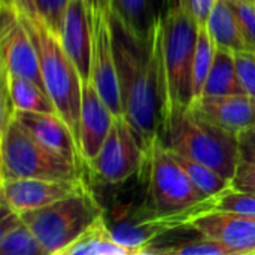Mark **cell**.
<instances>
[{"mask_svg": "<svg viewBox=\"0 0 255 255\" xmlns=\"http://www.w3.org/2000/svg\"><path fill=\"white\" fill-rule=\"evenodd\" d=\"M109 19L123 115L130 123L146 154H149L160 139L166 106L158 24L151 39L140 40L111 12Z\"/></svg>", "mask_w": 255, "mask_h": 255, "instance_id": "cell-1", "label": "cell"}, {"mask_svg": "<svg viewBox=\"0 0 255 255\" xmlns=\"http://www.w3.org/2000/svg\"><path fill=\"white\" fill-rule=\"evenodd\" d=\"M199 27L190 0H170L169 7L160 12L158 37L166 94L163 124L193 103V63Z\"/></svg>", "mask_w": 255, "mask_h": 255, "instance_id": "cell-2", "label": "cell"}, {"mask_svg": "<svg viewBox=\"0 0 255 255\" xmlns=\"http://www.w3.org/2000/svg\"><path fill=\"white\" fill-rule=\"evenodd\" d=\"M145 209L167 232L185 229L190 218L214 208V197L202 193L158 139L148 154Z\"/></svg>", "mask_w": 255, "mask_h": 255, "instance_id": "cell-3", "label": "cell"}, {"mask_svg": "<svg viewBox=\"0 0 255 255\" xmlns=\"http://www.w3.org/2000/svg\"><path fill=\"white\" fill-rule=\"evenodd\" d=\"M160 140L167 149L197 160L230 181L241 161L239 136L199 118L188 109L163 124Z\"/></svg>", "mask_w": 255, "mask_h": 255, "instance_id": "cell-4", "label": "cell"}, {"mask_svg": "<svg viewBox=\"0 0 255 255\" xmlns=\"http://www.w3.org/2000/svg\"><path fill=\"white\" fill-rule=\"evenodd\" d=\"M19 16L36 45L43 87L51 97L57 114L67 123L78 142L84 79L70 57L66 54L58 36L42 22L30 19L21 13Z\"/></svg>", "mask_w": 255, "mask_h": 255, "instance_id": "cell-5", "label": "cell"}, {"mask_svg": "<svg viewBox=\"0 0 255 255\" xmlns=\"http://www.w3.org/2000/svg\"><path fill=\"white\" fill-rule=\"evenodd\" d=\"M19 215L46 255H60L99 217L105 215V209L85 184L72 196Z\"/></svg>", "mask_w": 255, "mask_h": 255, "instance_id": "cell-6", "label": "cell"}, {"mask_svg": "<svg viewBox=\"0 0 255 255\" xmlns=\"http://www.w3.org/2000/svg\"><path fill=\"white\" fill-rule=\"evenodd\" d=\"M1 179H82V167L40 143L15 118L0 128Z\"/></svg>", "mask_w": 255, "mask_h": 255, "instance_id": "cell-7", "label": "cell"}, {"mask_svg": "<svg viewBox=\"0 0 255 255\" xmlns=\"http://www.w3.org/2000/svg\"><path fill=\"white\" fill-rule=\"evenodd\" d=\"M146 160L148 154L127 118L117 115L108 137L88 169L100 181L118 185L140 172Z\"/></svg>", "mask_w": 255, "mask_h": 255, "instance_id": "cell-8", "label": "cell"}, {"mask_svg": "<svg viewBox=\"0 0 255 255\" xmlns=\"http://www.w3.org/2000/svg\"><path fill=\"white\" fill-rule=\"evenodd\" d=\"M1 7V70L9 75L28 78L43 87L40 60L31 34L21 21L15 4H0ZM45 88V87H43Z\"/></svg>", "mask_w": 255, "mask_h": 255, "instance_id": "cell-9", "label": "cell"}, {"mask_svg": "<svg viewBox=\"0 0 255 255\" xmlns=\"http://www.w3.org/2000/svg\"><path fill=\"white\" fill-rule=\"evenodd\" d=\"M93 25V54L90 82L111 108L115 115H123V102L120 91V79L112 43V27L109 12L91 15Z\"/></svg>", "mask_w": 255, "mask_h": 255, "instance_id": "cell-10", "label": "cell"}, {"mask_svg": "<svg viewBox=\"0 0 255 255\" xmlns=\"http://www.w3.org/2000/svg\"><path fill=\"white\" fill-rule=\"evenodd\" d=\"M185 229L229 247L235 255H255V215L206 209L190 218Z\"/></svg>", "mask_w": 255, "mask_h": 255, "instance_id": "cell-11", "label": "cell"}, {"mask_svg": "<svg viewBox=\"0 0 255 255\" xmlns=\"http://www.w3.org/2000/svg\"><path fill=\"white\" fill-rule=\"evenodd\" d=\"M87 182L82 179L75 181H57V179H3L1 202L18 214L45 208L57 200L79 191Z\"/></svg>", "mask_w": 255, "mask_h": 255, "instance_id": "cell-12", "label": "cell"}, {"mask_svg": "<svg viewBox=\"0 0 255 255\" xmlns=\"http://www.w3.org/2000/svg\"><path fill=\"white\" fill-rule=\"evenodd\" d=\"M188 111L238 136L255 127V97L250 94L202 96L190 105Z\"/></svg>", "mask_w": 255, "mask_h": 255, "instance_id": "cell-13", "label": "cell"}, {"mask_svg": "<svg viewBox=\"0 0 255 255\" xmlns=\"http://www.w3.org/2000/svg\"><path fill=\"white\" fill-rule=\"evenodd\" d=\"M115 117L117 115L105 103L91 82L85 81L82 87L78 145L87 167L99 154L112 128Z\"/></svg>", "mask_w": 255, "mask_h": 255, "instance_id": "cell-14", "label": "cell"}, {"mask_svg": "<svg viewBox=\"0 0 255 255\" xmlns=\"http://www.w3.org/2000/svg\"><path fill=\"white\" fill-rule=\"evenodd\" d=\"M58 39L84 82L88 81L93 54V25L85 0H69Z\"/></svg>", "mask_w": 255, "mask_h": 255, "instance_id": "cell-15", "label": "cell"}, {"mask_svg": "<svg viewBox=\"0 0 255 255\" xmlns=\"http://www.w3.org/2000/svg\"><path fill=\"white\" fill-rule=\"evenodd\" d=\"M13 118L40 143L84 169L79 145L67 123L57 112H15Z\"/></svg>", "mask_w": 255, "mask_h": 255, "instance_id": "cell-16", "label": "cell"}, {"mask_svg": "<svg viewBox=\"0 0 255 255\" xmlns=\"http://www.w3.org/2000/svg\"><path fill=\"white\" fill-rule=\"evenodd\" d=\"M60 255H137V253L115 238L106 217L102 215Z\"/></svg>", "mask_w": 255, "mask_h": 255, "instance_id": "cell-17", "label": "cell"}, {"mask_svg": "<svg viewBox=\"0 0 255 255\" xmlns=\"http://www.w3.org/2000/svg\"><path fill=\"white\" fill-rule=\"evenodd\" d=\"M109 12L140 40L152 37L160 19L157 0H111Z\"/></svg>", "mask_w": 255, "mask_h": 255, "instance_id": "cell-18", "label": "cell"}, {"mask_svg": "<svg viewBox=\"0 0 255 255\" xmlns=\"http://www.w3.org/2000/svg\"><path fill=\"white\" fill-rule=\"evenodd\" d=\"M0 253L3 255H46L18 212L1 202Z\"/></svg>", "mask_w": 255, "mask_h": 255, "instance_id": "cell-19", "label": "cell"}, {"mask_svg": "<svg viewBox=\"0 0 255 255\" xmlns=\"http://www.w3.org/2000/svg\"><path fill=\"white\" fill-rule=\"evenodd\" d=\"M205 25L217 48L233 52L250 49L230 0H217Z\"/></svg>", "mask_w": 255, "mask_h": 255, "instance_id": "cell-20", "label": "cell"}, {"mask_svg": "<svg viewBox=\"0 0 255 255\" xmlns=\"http://www.w3.org/2000/svg\"><path fill=\"white\" fill-rule=\"evenodd\" d=\"M1 84L10 96L15 112H57L46 90L37 82L1 70Z\"/></svg>", "mask_w": 255, "mask_h": 255, "instance_id": "cell-21", "label": "cell"}, {"mask_svg": "<svg viewBox=\"0 0 255 255\" xmlns=\"http://www.w3.org/2000/svg\"><path fill=\"white\" fill-rule=\"evenodd\" d=\"M232 94H247L238 75L235 52L229 49L217 48L202 96H232Z\"/></svg>", "mask_w": 255, "mask_h": 255, "instance_id": "cell-22", "label": "cell"}, {"mask_svg": "<svg viewBox=\"0 0 255 255\" xmlns=\"http://www.w3.org/2000/svg\"><path fill=\"white\" fill-rule=\"evenodd\" d=\"M169 152L173 157V160L182 167V170L187 173V176L191 179V182L208 197H215L220 193H223L226 188L230 187L232 181L227 179L226 176H223L221 173H218L215 169H212L197 160H193V158L184 157L178 152H173L170 149H169Z\"/></svg>", "mask_w": 255, "mask_h": 255, "instance_id": "cell-23", "label": "cell"}, {"mask_svg": "<svg viewBox=\"0 0 255 255\" xmlns=\"http://www.w3.org/2000/svg\"><path fill=\"white\" fill-rule=\"evenodd\" d=\"M13 3L21 15L42 22L55 36L60 34L69 0H13Z\"/></svg>", "mask_w": 255, "mask_h": 255, "instance_id": "cell-24", "label": "cell"}, {"mask_svg": "<svg viewBox=\"0 0 255 255\" xmlns=\"http://www.w3.org/2000/svg\"><path fill=\"white\" fill-rule=\"evenodd\" d=\"M215 43L206 28V25L199 27L197 34V45H196V55L193 63V102L199 99L203 93L205 82L208 78V73L212 66V60L215 55Z\"/></svg>", "mask_w": 255, "mask_h": 255, "instance_id": "cell-25", "label": "cell"}, {"mask_svg": "<svg viewBox=\"0 0 255 255\" xmlns=\"http://www.w3.org/2000/svg\"><path fill=\"white\" fill-rule=\"evenodd\" d=\"M199 238L190 239V241H182L176 242L169 247H149L146 248L145 254H175V255H235V253L214 241L209 239L200 233H197Z\"/></svg>", "mask_w": 255, "mask_h": 255, "instance_id": "cell-26", "label": "cell"}, {"mask_svg": "<svg viewBox=\"0 0 255 255\" xmlns=\"http://www.w3.org/2000/svg\"><path fill=\"white\" fill-rule=\"evenodd\" d=\"M238 214L255 215V193L236 190L232 185L214 197V208Z\"/></svg>", "mask_w": 255, "mask_h": 255, "instance_id": "cell-27", "label": "cell"}, {"mask_svg": "<svg viewBox=\"0 0 255 255\" xmlns=\"http://www.w3.org/2000/svg\"><path fill=\"white\" fill-rule=\"evenodd\" d=\"M250 49H255V1L230 0Z\"/></svg>", "mask_w": 255, "mask_h": 255, "instance_id": "cell-28", "label": "cell"}, {"mask_svg": "<svg viewBox=\"0 0 255 255\" xmlns=\"http://www.w3.org/2000/svg\"><path fill=\"white\" fill-rule=\"evenodd\" d=\"M235 60L238 75L245 93L255 97V49L235 52Z\"/></svg>", "mask_w": 255, "mask_h": 255, "instance_id": "cell-29", "label": "cell"}, {"mask_svg": "<svg viewBox=\"0 0 255 255\" xmlns=\"http://www.w3.org/2000/svg\"><path fill=\"white\" fill-rule=\"evenodd\" d=\"M230 185L236 190L255 193V163L241 160Z\"/></svg>", "mask_w": 255, "mask_h": 255, "instance_id": "cell-30", "label": "cell"}, {"mask_svg": "<svg viewBox=\"0 0 255 255\" xmlns=\"http://www.w3.org/2000/svg\"><path fill=\"white\" fill-rule=\"evenodd\" d=\"M241 160L255 163V127L239 134Z\"/></svg>", "mask_w": 255, "mask_h": 255, "instance_id": "cell-31", "label": "cell"}, {"mask_svg": "<svg viewBox=\"0 0 255 255\" xmlns=\"http://www.w3.org/2000/svg\"><path fill=\"white\" fill-rule=\"evenodd\" d=\"M190 3H191V9L197 18L199 24L205 25L211 10L214 9V6L217 3V0H190Z\"/></svg>", "mask_w": 255, "mask_h": 255, "instance_id": "cell-32", "label": "cell"}, {"mask_svg": "<svg viewBox=\"0 0 255 255\" xmlns=\"http://www.w3.org/2000/svg\"><path fill=\"white\" fill-rule=\"evenodd\" d=\"M85 3L90 10V15L109 12V7H111V0H85Z\"/></svg>", "mask_w": 255, "mask_h": 255, "instance_id": "cell-33", "label": "cell"}, {"mask_svg": "<svg viewBox=\"0 0 255 255\" xmlns=\"http://www.w3.org/2000/svg\"><path fill=\"white\" fill-rule=\"evenodd\" d=\"M1 3H4V4H15L13 0H1Z\"/></svg>", "mask_w": 255, "mask_h": 255, "instance_id": "cell-34", "label": "cell"}, {"mask_svg": "<svg viewBox=\"0 0 255 255\" xmlns=\"http://www.w3.org/2000/svg\"><path fill=\"white\" fill-rule=\"evenodd\" d=\"M248 1H255V0H248Z\"/></svg>", "mask_w": 255, "mask_h": 255, "instance_id": "cell-35", "label": "cell"}]
</instances>
